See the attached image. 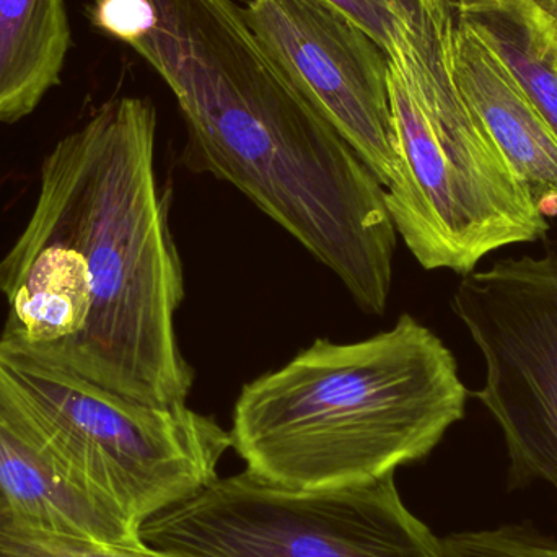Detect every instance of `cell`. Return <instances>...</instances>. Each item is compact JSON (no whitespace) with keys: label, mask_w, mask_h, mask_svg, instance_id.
Segmentation results:
<instances>
[{"label":"cell","mask_w":557,"mask_h":557,"mask_svg":"<svg viewBox=\"0 0 557 557\" xmlns=\"http://www.w3.org/2000/svg\"><path fill=\"white\" fill-rule=\"evenodd\" d=\"M470 26L504 62L557 136V38L527 0H458Z\"/></svg>","instance_id":"12"},{"label":"cell","mask_w":557,"mask_h":557,"mask_svg":"<svg viewBox=\"0 0 557 557\" xmlns=\"http://www.w3.org/2000/svg\"><path fill=\"white\" fill-rule=\"evenodd\" d=\"M527 2L548 23L549 29L557 38V0H527Z\"/></svg>","instance_id":"16"},{"label":"cell","mask_w":557,"mask_h":557,"mask_svg":"<svg viewBox=\"0 0 557 557\" xmlns=\"http://www.w3.org/2000/svg\"><path fill=\"white\" fill-rule=\"evenodd\" d=\"M356 23L388 55L424 0H323Z\"/></svg>","instance_id":"15"},{"label":"cell","mask_w":557,"mask_h":557,"mask_svg":"<svg viewBox=\"0 0 557 557\" xmlns=\"http://www.w3.org/2000/svg\"><path fill=\"white\" fill-rule=\"evenodd\" d=\"M451 308L483 357L473 396L500 429L510 473L557 490V253L467 274Z\"/></svg>","instance_id":"7"},{"label":"cell","mask_w":557,"mask_h":557,"mask_svg":"<svg viewBox=\"0 0 557 557\" xmlns=\"http://www.w3.org/2000/svg\"><path fill=\"white\" fill-rule=\"evenodd\" d=\"M0 512L46 529L116 545H143L140 530L62 473L0 419Z\"/></svg>","instance_id":"10"},{"label":"cell","mask_w":557,"mask_h":557,"mask_svg":"<svg viewBox=\"0 0 557 557\" xmlns=\"http://www.w3.org/2000/svg\"><path fill=\"white\" fill-rule=\"evenodd\" d=\"M0 557H183L146 545H116L58 532L0 512Z\"/></svg>","instance_id":"13"},{"label":"cell","mask_w":557,"mask_h":557,"mask_svg":"<svg viewBox=\"0 0 557 557\" xmlns=\"http://www.w3.org/2000/svg\"><path fill=\"white\" fill-rule=\"evenodd\" d=\"M468 399L454 352L405 313L369 339H317L247 383L232 448L278 486H359L428 457L465 418Z\"/></svg>","instance_id":"3"},{"label":"cell","mask_w":557,"mask_h":557,"mask_svg":"<svg viewBox=\"0 0 557 557\" xmlns=\"http://www.w3.org/2000/svg\"><path fill=\"white\" fill-rule=\"evenodd\" d=\"M442 540L444 557H557V542L520 525L451 533Z\"/></svg>","instance_id":"14"},{"label":"cell","mask_w":557,"mask_h":557,"mask_svg":"<svg viewBox=\"0 0 557 557\" xmlns=\"http://www.w3.org/2000/svg\"><path fill=\"white\" fill-rule=\"evenodd\" d=\"M156 108H98L46 156L32 218L0 260V344L150 406L186 405L185 298L170 199L153 166Z\"/></svg>","instance_id":"1"},{"label":"cell","mask_w":557,"mask_h":557,"mask_svg":"<svg viewBox=\"0 0 557 557\" xmlns=\"http://www.w3.org/2000/svg\"><path fill=\"white\" fill-rule=\"evenodd\" d=\"M140 539L183 557H444L442 540L403 503L395 474L294 490L245 470L147 520Z\"/></svg>","instance_id":"6"},{"label":"cell","mask_w":557,"mask_h":557,"mask_svg":"<svg viewBox=\"0 0 557 557\" xmlns=\"http://www.w3.org/2000/svg\"><path fill=\"white\" fill-rule=\"evenodd\" d=\"M395 173L385 206L424 270L467 276L494 251L535 244L552 224L471 110L454 75V45L388 59Z\"/></svg>","instance_id":"4"},{"label":"cell","mask_w":557,"mask_h":557,"mask_svg":"<svg viewBox=\"0 0 557 557\" xmlns=\"http://www.w3.org/2000/svg\"><path fill=\"white\" fill-rule=\"evenodd\" d=\"M127 46L178 100L185 163L244 193L333 271L360 310L388 307L398 235L385 188L278 69L234 0H137Z\"/></svg>","instance_id":"2"},{"label":"cell","mask_w":557,"mask_h":557,"mask_svg":"<svg viewBox=\"0 0 557 557\" xmlns=\"http://www.w3.org/2000/svg\"><path fill=\"white\" fill-rule=\"evenodd\" d=\"M71 48L65 0H0V123H16L61 82Z\"/></svg>","instance_id":"11"},{"label":"cell","mask_w":557,"mask_h":557,"mask_svg":"<svg viewBox=\"0 0 557 557\" xmlns=\"http://www.w3.org/2000/svg\"><path fill=\"white\" fill-rule=\"evenodd\" d=\"M458 88L539 205L557 202V136L499 55L465 23L454 39Z\"/></svg>","instance_id":"9"},{"label":"cell","mask_w":557,"mask_h":557,"mask_svg":"<svg viewBox=\"0 0 557 557\" xmlns=\"http://www.w3.org/2000/svg\"><path fill=\"white\" fill-rule=\"evenodd\" d=\"M0 419L139 530L211 486L232 448L188 405L133 401L2 344Z\"/></svg>","instance_id":"5"},{"label":"cell","mask_w":557,"mask_h":557,"mask_svg":"<svg viewBox=\"0 0 557 557\" xmlns=\"http://www.w3.org/2000/svg\"><path fill=\"white\" fill-rule=\"evenodd\" d=\"M244 15L288 81L386 188L396 153L385 51L323 0H248Z\"/></svg>","instance_id":"8"}]
</instances>
